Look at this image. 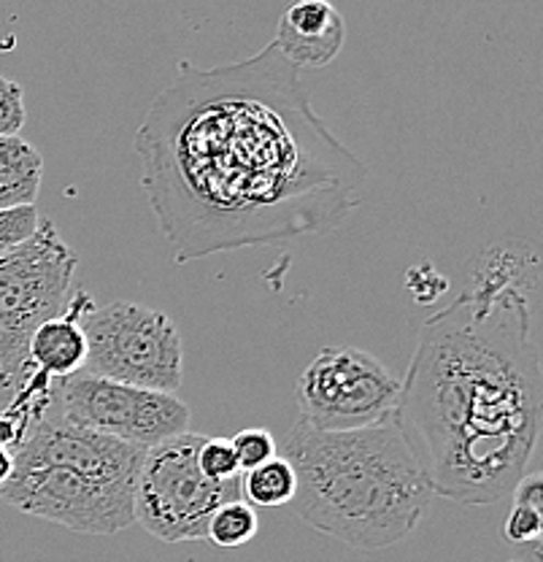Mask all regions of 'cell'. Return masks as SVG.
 <instances>
[{
	"label": "cell",
	"mask_w": 543,
	"mask_h": 562,
	"mask_svg": "<svg viewBox=\"0 0 543 562\" xmlns=\"http://www.w3.org/2000/svg\"><path fill=\"white\" fill-rule=\"evenodd\" d=\"M22 432H20V425H16L14 419L9 417V414L0 412V447H9L14 449L16 443H20Z\"/></svg>",
	"instance_id": "cell-22"
},
{
	"label": "cell",
	"mask_w": 543,
	"mask_h": 562,
	"mask_svg": "<svg viewBox=\"0 0 543 562\" xmlns=\"http://www.w3.org/2000/svg\"><path fill=\"white\" fill-rule=\"evenodd\" d=\"M282 457L295 468L292 503L301 517L362 552L411 536L435 495L398 412L354 430H317L297 419Z\"/></svg>",
	"instance_id": "cell-3"
},
{
	"label": "cell",
	"mask_w": 543,
	"mask_h": 562,
	"mask_svg": "<svg viewBox=\"0 0 543 562\" xmlns=\"http://www.w3.org/2000/svg\"><path fill=\"white\" fill-rule=\"evenodd\" d=\"M506 562H524V560H506Z\"/></svg>",
	"instance_id": "cell-25"
},
{
	"label": "cell",
	"mask_w": 543,
	"mask_h": 562,
	"mask_svg": "<svg viewBox=\"0 0 543 562\" xmlns=\"http://www.w3.org/2000/svg\"><path fill=\"white\" fill-rule=\"evenodd\" d=\"M257 530H260V519H257L252 503L233 497L212 514L206 538L222 549H236L252 541Z\"/></svg>",
	"instance_id": "cell-14"
},
{
	"label": "cell",
	"mask_w": 543,
	"mask_h": 562,
	"mask_svg": "<svg viewBox=\"0 0 543 562\" xmlns=\"http://www.w3.org/2000/svg\"><path fill=\"white\" fill-rule=\"evenodd\" d=\"M504 536L511 547H528V543L539 541L543 536V522L533 508L522 506V503H511V512H508Z\"/></svg>",
	"instance_id": "cell-19"
},
{
	"label": "cell",
	"mask_w": 543,
	"mask_h": 562,
	"mask_svg": "<svg viewBox=\"0 0 543 562\" xmlns=\"http://www.w3.org/2000/svg\"><path fill=\"white\" fill-rule=\"evenodd\" d=\"M197 465L206 476L217 479V482H227V479L241 476V468H238L236 449H233L230 438H208L201 443V452H197Z\"/></svg>",
	"instance_id": "cell-17"
},
{
	"label": "cell",
	"mask_w": 543,
	"mask_h": 562,
	"mask_svg": "<svg viewBox=\"0 0 543 562\" xmlns=\"http://www.w3.org/2000/svg\"><path fill=\"white\" fill-rule=\"evenodd\" d=\"M76 268L79 257L63 241L55 222L41 220L25 244L0 257V319L36 330L66 308Z\"/></svg>",
	"instance_id": "cell-9"
},
{
	"label": "cell",
	"mask_w": 543,
	"mask_h": 562,
	"mask_svg": "<svg viewBox=\"0 0 543 562\" xmlns=\"http://www.w3.org/2000/svg\"><path fill=\"white\" fill-rule=\"evenodd\" d=\"M136 151L177 262L336 231L367 179L273 41L222 68L179 63L146 111Z\"/></svg>",
	"instance_id": "cell-1"
},
{
	"label": "cell",
	"mask_w": 543,
	"mask_h": 562,
	"mask_svg": "<svg viewBox=\"0 0 543 562\" xmlns=\"http://www.w3.org/2000/svg\"><path fill=\"white\" fill-rule=\"evenodd\" d=\"M511 497L513 503L533 508L543 522V473H524L517 482V487L511 490Z\"/></svg>",
	"instance_id": "cell-21"
},
{
	"label": "cell",
	"mask_w": 543,
	"mask_h": 562,
	"mask_svg": "<svg viewBox=\"0 0 543 562\" xmlns=\"http://www.w3.org/2000/svg\"><path fill=\"white\" fill-rule=\"evenodd\" d=\"M206 436L181 432L144 452L136 482V525L166 543L206 541L208 519L222 503L241 497V476L217 482L197 465Z\"/></svg>",
	"instance_id": "cell-5"
},
{
	"label": "cell",
	"mask_w": 543,
	"mask_h": 562,
	"mask_svg": "<svg viewBox=\"0 0 543 562\" xmlns=\"http://www.w3.org/2000/svg\"><path fill=\"white\" fill-rule=\"evenodd\" d=\"M473 284L422 325L398 419L433 492L489 506L524 476L543 427V366L522 262L493 249Z\"/></svg>",
	"instance_id": "cell-2"
},
{
	"label": "cell",
	"mask_w": 543,
	"mask_h": 562,
	"mask_svg": "<svg viewBox=\"0 0 543 562\" xmlns=\"http://www.w3.org/2000/svg\"><path fill=\"white\" fill-rule=\"evenodd\" d=\"M55 397L60 403L55 417L109 432L142 449L157 447L190 430V406L179 401L177 392L144 390L111 382L90 371H76L63 379Z\"/></svg>",
	"instance_id": "cell-8"
},
{
	"label": "cell",
	"mask_w": 543,
	"mask_h": 562,
	"mask_svg": "<svg viewBox=\"0 0 543 562\" xmlns=\"http://www.w3.org/2000/svg\"><path fill=\"white\" fill-rule=\"evenodd\" d=\"M519 549H522V558H519V560H524V562H543V536L539 538V541L528 543V547H519Z\"/></svg>",
	"instance_id": "cell-23"
},
{
	"label": "cell",
	"mask_w": 543,
	"mask_h": 562,
	"mask_svg": "<svg viewBox=\"0 0 543 562\" xmlns=\"http://www.w3.org/2000/svg\"><path fill=\"white\" fill-rule=\"evenodd\" d=\"M87 336L84 371L111 382L177 392L184 379V347L177 322L133 301L92 306L81 319Z\"/></svg>",
	"instance_id": "cell-6"
},
{
	"label": "cell",
	"mask_w": 543,
	"mask_h": 562,
	"mask_svg": "<svg viewBox=\"0 0 543 562\" xmlns=\"http://www.w3.org/2000/svg\"><path fill=\"white\" fill-rule=\"evenodd\" d=\"M44 157L22 136H0V209L36 206Z\"/></svg>",
	"instance_id": "cell-12"
},
{
	"label": "cell",
	"mask_w": 543,
	"mask_h": 562,
	"mask_svg": "<svg viewBox=\"0 0 543 562\" xmlns=\"http://www.w3.org/2000/svg\"><path fill=\"white\" fill-rule=\"evenodd\" d=\"M295 401L317 430H354L398 412L400 382L367 351L327 347L297 376Z\"/></svg>",
	"instance_id": "cell-7"
},
{
	"label": "cell",
	"mask_w": 543,
	"mask_h": 562,
	"mask_svg": "<svg viewBox=\"0 0 543 562\" xmlns=\"http://www.w3.org/2000/svg\"><path fill=\"white\" fill-rule=\"evenodd\" d=\"M347 25L330 0H297L279 20L273 44L295 68H325L343 49Z\"/></svg>",
	"instance_id": "cell-10"
},
{
	"label": "cell",
	"mask_w": 543,
	"mask_h": 562,
	"mask_svg": "<svg viewBox=\"0 0 543 562\" xmlns=\"http://www.w3.org/2000/svg\"><path fill=\"white\" fill-rule=\"evenodd\" d=\"M41 211L36 206L0 209V257L25 244L41 225Z\"/></svg>",
	"instance_id": "cell-16"
},
{
	"label": "cell",
	"mask_w": 543,
	"mask_h": 562,
	"mask_svg": "<svg viewBox=\"0 0 543 562\" xmlns=\"http://www.w3.org/2000/svg\"><path fill=\"white\" fill-rule=\"evenodd\" d=\"M11 471H14V454L9 447H0V484L11 476Z\"/></svg>",
	"instance_id": "cell-24"
},
{
	"label": "cell",
	"mask_w": 543,
	"mask_h": 562,
	"mask_svg": "<svg viewBox=\"0 0 543 562\" xmlns=\"http://www.w3.org/2000/svg\"><path fill=\"white\" fill-rule=\"evenodd\" d=\"M25 120V90L20 81L0 76V136H20Z\"/></svg>",
	"instance_id": "cell-18"
},
{
	"label": "cell",
	"mask_w": 543,
	"mask_h": 562,
	"mask_svg": "<svg viewBox=\"0 0 543 562\" xmlns=\"http://www.w3.org/2000/svg\"><path fill=\"white\" fill-rule=\"evenodd\" d=\"M230 443L233 449H236V460H238V468H241V473L262 465V462H268L279 452L271 430H265V427H247V430L236 432V436L230 438Z\"/></svg>",
	"instance_id": "cell-15"
},
{
	"label": "cell",
	"mask_w": 543,
	"mask_h": 562,
	"mask_svg": "<svg viewBox=\"0 0 543 562\" xmlns=\"http://www.w3.org/2000/svg\"><path fill=\"white\" fill-rule=\"evenodd\" d=\"M92 306L95 301L90 292L79 290L68 297L60 314L41 322L31 336V366H36L55 382L81 371L87 360V336L81 319L92 312Z\"/></svg>",
	"instance_id": "cell-11"
},
{
	"label": "cell",
	"mask_w": 543,
	"mask_h": 562,
	"mask_svg": "<svg viewBox=\"0 0 543 562\" xmlns=\"http://www.w3.org/2000/svg\"><path fill=\"white\" fill-rule=\"evenodd\" d=\"M406 286L417 303H433L435 297H441L443 292H446L449 284L430 262H425V266L411 268V271L406 273Z\"/></svg>",
	"instance_id": "cell-20"
},
{
	"label": "cell",
	"mask_w": 543,
	"mask_h": 562,
	"mask_svg": "<svg viewBox=\"0 0 543 562\" xmlns=\"http://www.w3.org/2000/svg\"><path fill=\"white\" fill-rule=\"evenodd\" d=\"M241 492L247 503L262 508L287 506L297 495V476L295 468L287 457L276 454L262 465L252 468L241 476Z\"/></svg>",
	"instance_id": "cell-13"
},
{
	"label": "cell",
	"mask_w": 543,
	"mask_h": 562,
	"mask_svg": "<svg viewBox=\"0 0 543 562\" xmlns=\"http://www.w3.org/2000/svg\"><path fill=\"white\" fill-rule=\"evenodd\" d=\"M146 449L46 414L11 449L14 471L0 501L84 536L136 525V482Z\"/></svg>",
	"instance_id": "cell-4"
}]
</instances>
